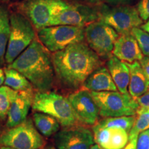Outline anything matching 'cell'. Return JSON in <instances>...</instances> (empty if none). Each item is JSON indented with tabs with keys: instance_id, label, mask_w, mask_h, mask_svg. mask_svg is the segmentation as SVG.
<instances>
[{
	"instance_id": "obj_1",
	"label": "cell",
	"mask_w": 149,
	"mask_h": 149,
	"mask_svg": "<svg viewBox=\"0 0 149 149\" xmlns=\"http://www.w3.org/2000/svg\"><path fill=\"white\" fill-rule=\"evenodd\" d=\"M55 77L63 88L77 91L90 74L102 66L100 57L84 42L76 43L52 56Z\"/></svg>"
},
{
	"instance_id": "obj_2",
	"label": "cell",
	"mask_w": 149,
	"mask_h": 149,
	"mask_svg": "<svg viewBox=\"0 0 149 149\" xmlns=\"http://www.w3.org/2000/svg\"><path fill=\"white\" fill-rule=\"evenodd\" d=\"M8 67L23 74L40 92L50 91L53 87L55 74L52 57L36 39Z\"/></svg>"
},
{
	"instance_id": "obj_3",
	"label": "cell",
	"mask_w": 149,
	"mask_h": 149,
	"mask_svg": "<svg viewBox=\"0 0 149 149\" xmlns=\"http://www.w3.org/2000/svg\"><path fill=\"white\" fill-rule=\"evenodd\" d=\"M32 109L53 117L64 127L75 125L77 120L68 98L53 91L37 92Z\"/></svg>"
},
{
	"instance_id": "obj_4",
	"label": "cell",
	"mask_w": 149,
	"mask_h": 149,
	"mask_svg": "<svg viewBox=\"0 0 149 149\" xmlns=\"http://www.w3.org/2000/svg\"><path fill=\"white\" fill-rule=\"evenodd\" d=\"M98 108L99 115L105 117H117L135 115L139 106L128 93L117 91H91Z\"/></svg>"
},
{
	"instance_id": "obj_5",
	"label": "cell",
	"mask_w": 149,
	"mask_h": 149,
	"mask_svg": "<svg viewBox=\"0 0 149 149\" xmlns=\"http://www.w3.org/2000/svg\"><path fill=\"white\" fill-rule=\"evenodd\" d=\"M10 33L6 48L5 61L8 65L29 47L35 38V30L26 17L20 13L10 16Z\"/></svg>"
},
{
	"instance_id": "obj_6",
	"label": "cell",
	"mask_w": 149,
	"mask_h": 149,
	"mask_svg": "<svg viewBox=\"0 0 149 149\" xmlns=\"http://www.w3.org/2000/svg\"><path fill=\"white\" fill-rule=\"evenodd\" d=\"M99 19L113 28L119 35L131 33L132 30L142 25L137 8L130 6L100 5Z\"/></svg>"
},
{
	"instance_id": "obj_7",
	"label": "cell",
	"mask_w": 149,
	"mask_h": 149,
	"mask_svg": "<svg viewBox=\"0 0 149 149\" xmlns=\"http://www.w3.org/2000/svg\"><path fill=\"white\" fill-rule=\"evenodd\" d=\"M38 38L48 51L55 53L85 39L84 28L73 26H51L40 30Z\"/></svg>"
},
{
	"instance_id": "obj_8",
	"label": "cell",
	"mask_w": 149,
	"mask_h": 149,
	"mask_svg": "<svg viewBox=\"0 0 149 149\" xmlns=\"http://www.w3.org/2000/svg\"><path fill=\"white\" fill-rule=\"evenodd\" d=\"M44 139L31 119H26L0 136V145L13 149H40Z\"/></svg>"
},
{
	"instance_id": "obj_9",
	"label": "cell",
	"mask_w": 149,
	"mask_h": 149,
	"mask_svg": "<svg viewBox=\"0 0 149 149\" xmlns=\"http://www.w3.org/2000/svg\"><path fill=\"white\" fill-rule=\"evenodd\" d=\"M88 46L100 57L108 59L113 56L115 42L120 35L101 20L93 22L84 29Z\"/></svg>"
},
{
	"instance_id": "obj_10",
	"label": "cell",
	"mask_w": 149,
	"mask_h": 149,
	"mask_svg": "<svg viewBox=\"0 0 149 149\" xmlns=\"http://www.w3.org/2000/svg\"><path fill=\"white\" fill-rule=\"evenodd\" d=\"M99 19V8L84 3H70L50 22L51 26H73L84 27Z\"/></svg>"
},
{
	"instance_id": "obj_11",
	"label": "cell",
	"mask_w": 149,
	"mask_h": 149,
	"mask_svg": "<svg viewBox=\"0 0 149 149\" xmlns=\"http://www.w3.org/2000/svg\"><path fill=\"white\" fill-rule=\"evenodd\" d=\"M94 142L93 132L85 126L76 124L64 127L54 135L57 149H90Z\"/></svg>"
},
{
	"instance_id": "obj_12",
	"label": "cell",
	"mask_w": 149,
	"mask_h": 149,
	"mask_svg": "<svg viewBox=\"0 0 149 149\" xmlns=\"http://www.w3.org/2000/svg\"><path fill=\"white\" fill-rule=\"evenodd\" d=\"M68 99L78 122L90 126L97 124L100 115L90 91L85 88L76 91Z\"/></svg>"
},
{
	"instance_id": "obj_13",
	"label": "cell",
	"mask_w": 149,
	"mask_h": 149,
	"mask_svg": "<svg viewBox=\"0 0 149 149\" xmlns=\"http://www.w3.org/2000/svg\"><path fill=\"white\" fill-rule=\"evenodd\" d=\"M56 0H24L20 5L22 13L37 31L50 26Z\"/></svg>"
},
{
	"instance_id": "obj_14",
	"label": "cell",
	"mask_w": 149,
	"mask_h": 149,
	"mask_svg": "<svg viewBox=\"0 0 149 149\" xmlns=\"http://www.w3.org/2000/svg\"><path fill=\"white\" fill-rule=\"evenodd\" d=\"M34 95L33 88L17 91L7 115L8 128L15 127L26 120L30 109L32 107Z\"/></svg>"
},
{
	"instance_id": "obj_15",
	"label": "cell",
	"mask_w": 149,
	"mask_h": 149,
	"mask_svg": "<svg viewBox=\"0 0 149 149\" xmlns=\"http://www.w3.org/2000/svg\"><path fill=\"white\" fill-rule=\"evenodd\" d=\"M113 55L126 63L139 61L144 57L138 42L131 33L120 35L115 42Z\"/></svg>"
},
{
	"instance_id": "obj_16",
	"label": "cell",
	"mask_w": 149,
	"mask_h": 149,
	"mask_svg": "<svg viewBox=\"0 0 149 149\" xmlns=\"http://www.w3.org/2000/svg\"><path fill=\"white\" fill-rule=\"evenodd\" d=\"M82 86L90 91H117V86L112 79L107 67L100 66L87 78Z\"/></svg>"
},
{
	"instance_id": "obj_17",
	"label": "cell",
	"mask_w": 149,
	"mask_h": 149,
	"mask_svg": "<svg viewBox=\"0 0 149 149\" xmlns=\"http://www.w3.org/2000/svg\"><path fill=\"white\" fill-rule=\"evenodd\" d=\"M130 70V81L128 90L134 100L149 91V82L139 61L126 63Z\"/></svg>"
},
{
	"instance_id": "obj_18",
	"label": "cell",
	"mask_w": 149,
	"mask_h": 149,
	"mask_svg": "<svg viewBox=\"0 0 149 149\" xmlns=\"http://www.w3.org/2000/svg\"><path fill=\"white\" fill-rule=\"evenodd\" d=\"M107 66L117 90L123 94L128 93L130 70L126 63L113 55L108 59Z\"/></svg>"
},
{
	"instance_id": "obj_19",
	"label": "cell",
	"mask_w": 149,
	"mask_h": 149,
	"mask_svg": "<svg viewBox=\"0 0 149 149\" xmlns=\"http://www.w3.org/2000/svg\"><path fill=\"white\" fill-rule=\"evenodd\" d=\"M35 127L42 135L49 137L59 130L60 124L51 115L37 112L33 115Z\"/></svg>"
},
{
	"instance_id": "obj_20",
	"label": "cell",
	"mask_w": 149,
	"mask_h": 149,
	"mask_svg": "<svg viewBox=\"0 0 149 149\" xmlns=\"http://www.w3.org/2000/svg\"><path fill=\"white\" fill-rule=\"evenodd\" d=\"M10 33V17L5 7L0 5V66L4 65L6 48Z\"/></svg>"
},
{
	"instance_id": "obj_21",
	"label": "cell",
	"mask_w": 149,
	"mask_h": 149,
	"mask_svg": "<svg viewBox=\"0 0 149 149\" xmlns=\"http://www.w3.org/2000/svg\"><path fill=\"white\" fill-rule=\"evenodd\" d=\"M4 73L5 85L13 90L22 91L33 88L29 80L17 70L8 67L4 70Z\"/></svg>"
},
{
	"instance_id": "obj_22",
	"label": "cell",
	"mask_w": 149,
	"mask_h": 149,
	"mask_svg": "<svg viewBox=\"0 0 149 149\" xmlns=\"http://www.w3.org/2000/svg\"><path fill=\"white\" fill-rule=\"evenodd\" d=\"M135 115L123 116L117 117H107L97 123L98 125L104 128H121L129 133L135 121Z\"/></svg>"
},
{
	"instance_id": "obj_23",
	"label": "cell",
	"mask_w": 149,
	"mask_h": 149,
	"mask_svg": "<svg viewBox=\"0 0 149 149\" xmlns=\"http://www.w3.org/2000/svg\"><path fill=\"white\" fill-rule=\"evenodd\" d=\"M135 123L128 133V140L137 138L139 133L149 129V109L138 108Z\"/></svg>"
},
{
	"instance_id": "obj_24",
	"label": "cell",
	"mask_w": 149,
	"mask_h": 149,
	"mask_svg": "<svg viewBox=\"0 0 149 149\" xmlns=\"http://www.w3.org/2000/svg\"><path fill=\"white\" fill-rule=\"evenodd\" d=\"M111 129L109 141L106 149H123L128 142V133L121 128H109Z\"/></svg>"
},
{
	"instance_id": "obj_25",
	"label": "cell",
	"mask_w": 149,
	"mask_h": 149,
	"mask_svg": "<svg viewBox=\"0 0 149 149\" xmlns=\"http://www.w3.org/2000/svg\"><path fill=\"white\" fill-rule=\"evenodd\" d=\"M17 91L6 86L0 87V118L5 120L7 118L11 102L15 96Z\"/></svg>"
},
{
	"instance_id": "obj_26",
	"label": "cell",
	"mask_w": 149,
	"mask_h": 149,
	"mask_svg": "<svg viewBox=\"0 0 149 149\" xmlns=\"http://www.w3.org/2000/svg\"><path fill=\"white\" fill-rule=\"evenodd\" d=\"M131 34L135 37L144 56L149 58V34L140 28H135L132 30Z\"/></svg>"
},
{
	"instance_id": "obj_27",
	"label": "cell",
	"mask_w": 149,
	"mask_h": 149,
	"mask_svg": "<svg viewBox=\"0 0 149 149\" xmlns=\"http://www.w3.org/2000/svg\"><path fill=\"white\" fill-rule=\"evenodd\" d=\"M137 10L143 22L149 19V0H139L137 6Z\"/></svg>"
},
{
	"instance_id": "obj_28",
	"label": "cell",
	"mask_w": 149,
	"mask_h": 149,
	"mask_svg": "<svg viewBox=\"0 0 149 149\" xmlns=\"http://www.w3.org/2000/svg\"><path fill=\"white\" fill-rule=\"evenodd\" d=\"M136 149H149V129L139 133L137 137Z\"/></svg>"
},
{
	"instance_id": "obj_29",
	"label": "cell",
	"mask_w": 149,
	"mask_h": 149,
	"mask_svg": "<svg viewBox=\"0 0 149 149\" xmlns=\"http://www.w3.org/2000/svg\"><path fill=\"white\" fill-rule=\"evenodd\" d=\"M139 108L149 109V91L136 99Z\"/></svg>"
},
{
	"instance_id": "obj_30",
	"label": "cell",
	"mask_w": 149,
	"mask_h": 149,
	"mask_svg": "<svg viewBox=\"0 0 149 149\" xmlns=\"http://www.w3.org/2000/svg\"><path fill=\"white\" fill-rule=\"evenodd\" d=\"M139 63H140L141 66L144 70V73L146 74L147 79L149 82V58L146 56H144L142 59L139 61Z\"/></svg>"
},
{
	"instance_id": "obj_31",
	"label": "cell",
	"mask_w": 149,
	"mask_h": 149,
	"mask_svg": "<svg viewBox=\"0 0 149 149\" xmlns=\"http://www.w3.org/2000/svg\"><path fill=\"white\" fill-rule=\"evenodd\" d=\"M105 1L109 4L115 6L126 4V3H130L133 0H105Z\"/></svg>"
},
{
	"instance_id": "obj_32",
	"label": "cell",
	"mask_w": 149,
	"mask_h": 149,
	"mask_svg": "<svg viewBox=\"0 0 149 149\" xmlns=\"http://www.w3.org/2000/svg\"><path fill=\"white\" fill-rule=\"evenodd\" d=\"M74 1H77L80 3H86V4H91L92 6H100L103 3L104 0H74Z\"/></svg>"
},
{
	"instance_id": "obj_33",
	"label": "cell",
	"mask_w": 149,
	"mask_h": 149,
	"mask_svg": "<svg viewBox=\"0 0 149 149\" xmlns=\"http://www.w3.org/2000/svg\"><path fill=\"white\" fill-rule=\"evenodd\" d=\"M137 138H135L129 140V142L126 144V146L123 149H136V144H137Z\"/></svg>"
},
{
	"instance_id": "obj_34",
	"label": "cell",
	"mask_w": 149,
	"mask_h": 149,
	"mask_svg": "<svg viewBox=\"0 0 149 149\" xmlns=\"http://www.w3.org/2000/svg\"><path fill=\"white\" fill-rule=\"evenodd\" d=\"M140 29H142L143 31H145V32L148 33L149 34V19L146 21V22L140 26Z\"/></svg>"
},
{
	"instance_id": "obj_35",
	"label": "cell",
	"mask_w": 149,
	"mask_h": 149,
	"mask_svg": "<svg viewBox=\"0 0 149 149\" xmlns=\"http://www.w3.org/2000/svg\"><path fill=\"white\" fill-rule=\"evenodd\" d=\"M5 80V75H4V72L3 70L0 68V87L2 85V84L4 82Z\"/></svg>"
},
{
	"instance_id": "obj_36",
	"label": "cell",
	"mask_w": 149,
	"mask_h": 149,
	"mask_svg": "<svg viewBox=\"0 0 149 149\" xmlns=\"http://www.w3.org/2000/svg\"><path fill=\"white\" fill-rule=\"evenodd\" d=\"M90 149H102V148L100 146H99V145L95 144H93V146L91 147Z\"/></svg>"
},
{
	"instance_id": "obj_37",
	"label": "cell",
	"mask_w": 149,
	"mask_h": 149,
	"mask_svg": "<svg viewBox=\"0 0 149 149\" xmlns=\"http://www.w3.org/2000/svg\"><path fill=\"white\" fill-rule=\"evenodd\" d=\"M0 149H13V148H10V147H8V146H2L1 147H0Z\"/></svg>"
},
{
	"instance_id": "obj_38",
	"label": "cell",
	"mask_w": 149,
	"mask_h": 149,
	"mask_svg": "<svg viewBox=\"0 0 149 149\" xmlns=\"http://www.w3.org/2000/svg\"><path fill=\"white\" fill-rule=\"evenodd\" d=\"M47 149H57V148H56L55 147H54V146H48Z\"/></svg>"
},
{
	"instance_id": "obj_39",
	"label": "cell",
	"mask_w": 149,
	"mask_h": 149,
	"mask_svg": "<svg viewBox=\"0 0 149 149\" xmlns=\"http://www.w3.org/2000/svg\"><path fill=\"white\" fill-rule=\"evenodd\" d=\"M40 149H44V148H40Z\"/></svg>"
},
{
	"instance_id": "obj_40",
	"label": "cell",
	"mask_w": 149,
	"mask_h": 149,
	"mask_svg": "<svg viewBox=\"0 0 149 149\" xmlns=\"http://www.w3.org/2000/svg\"><path fill=\"white\" fill-rule=\"evenodd\" d=\"M0 133H1V130H0Z\"/></svg>"
}]
</instances>
